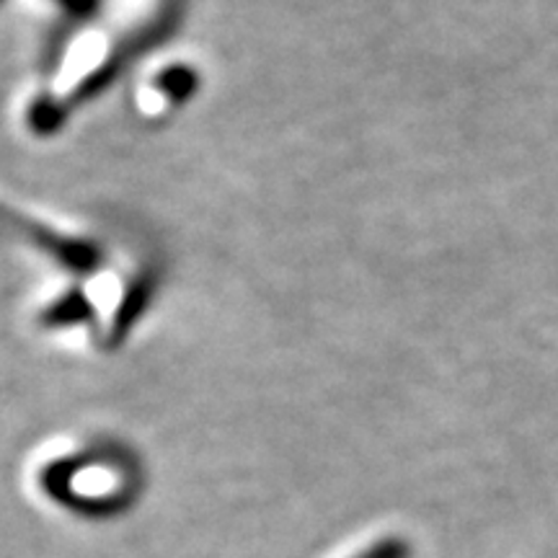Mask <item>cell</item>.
<instances>
[{"label":"cell","mask_w":558,"mask_h":558,"mask_svg":"<svg viewBox=\"0 0 558 558\" xmlns=\"http://www.w3.org/2000/svg\"><path fill=\"white\" fill-rule=\"evenodd\" d=\"M60 3H65L68 9L75 11V13H90V11H94L96 0H60Z\"/></svg>","instance_id":"7a4b0ae2"},{"label":"cell","mask_w":558,"mask_h":558,"mask_svg":"<svg viewBox=\"0 0 558 558\" xmlns=\"http://www.w3.org/2000/svg\"><path fill=\"white\" fill-rule=\"evenodd\" d=\"M409 554H411V548L407 541L399 538V535H388V538H383L378 543H373V546L362 548L354 558H409Z\"/></svg>","instance_id":"6da1fadb"}]
</instances>
